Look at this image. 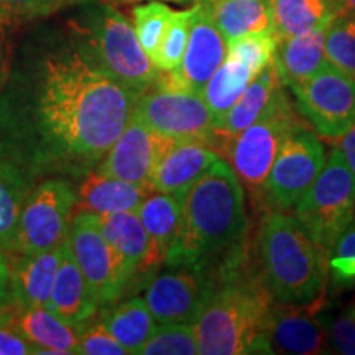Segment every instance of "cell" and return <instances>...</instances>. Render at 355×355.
I'll return each mask as SVG.
<instances>
[{"instance_id":"6da1fadb","label":"cell","mask_w":355,"mask_h":355,"mask_svg":"<svg viewBox=\"0 0 355 355\" xmlns=\"http://www.w3.org/2000/svg\"><path fill=\"white\" fill-rule=\"evenodd\" d=\"M139 99L79 44L46 48L12 71L0 94V159L28 175L94 171Z\"/></svg>"},{"instance_id":"7a4b0ae2","label":"cell","mask_w":355,"mask_h":355,"mask_svg":"<svg viewBox=\"0 0 355 355\" xmlns=\"http://www.w3.org/2000/svg\"><path fill=\"white\" fill-rule=\"evenodd\" d=\"M178 198L181 225L166 265H204L211 257L237 248L245 239V194L229 162L217 159Z\"/></svg>"},{"instance_id":"3957f363","label":"cell","mask_w":355,"mask_h":355,"mask_svg":"<svg viewBox=\"0 0 355 355\" xmlns=\"http://www.w3.org/2000/svg\"><path fill=\"white\" fill-rule=\"evenodd\" d=\"M242 257L227 259L193 324L201 355L273 354L270 318L273 296L263 282L241 270Z\"/></svg>"},{"instance_id":"277c9868","label":"cell","mask_w":355,"mask_h":355,"mask_svg":"<svg viewBox=\"0 0 355 355\" xmlns=\"http://www.w3.org/2000/svg\"><path fill=\"white\" fill-rule=\"evenodd\" d=\"M261 282L278 303L316 301L327 282V255L295 216L268 212L257 235Z\"/></svg>"},{"instance_id":"5b68a950","label":"cell","mask_w":355,"mask_h":355,"mask_svg":"<svg viewBox=\"0 0 355 355\" xmlns=\"http://www.w3.org/2000/svg\"><path fill=\"white\" fill-rule=\"evenodd\" d=\"M71 32L97 68L137 97L157 81L159 69L141 48L130 21L112 3L97 0L71 21Z\"/></svg>"},{"instance_id":"8992f818","label":"cell","mask_w":355,"mask_h":355,"mask_svg":"<svg viewBox=\"0 0 355 355\" xmlns=\"http://www.w3.org/2000/svg\"><path fill=\"white\" fill-rule=\"evenodd\" d=\"M295 217L326 255L354 222L355 176L337 146L295 206Z\"/></svg>"},{"instance_id":"52a82bcc","label":"cell","mask_w":355,"mask_h":355,"mask_svg":"<svg viewBox=\"0 0 355 355\" xmlns=\"http://www.w3.org/2000/svg\"><path fill=\"white\" fill-rule=\"evenodd\" d=\"M303 127V121L282 86L259 121L225 140V155L241 183L252 193H265L266 180L283 141Z\"/></svg>"},{"instance_id":"ba28073f","label":"cell","mask_w":355,"mask_h":355,"mask_svg":"<svg viewBox=\"0 0 355 355\" xmlns=\"http://www.w3.org/2000/svg\"><path fill=\"white\" fill-rule=\"evenodd\" d=\"M76 199L68 181L40 183L21 202L12 254L33 255L60 247L68 237Z\"/></svg>"},{"instance_id":"9c48e42d","label":"cell","mask_w":355,"mask_h":355,"mask_svg":"<svg viewBox=\"0 0 355 355\" xmlns=\"http://www.w3.org/2000/svg\"><path fill=\"white\" fill-rule=\"evenodd\" d=\"M68 243L99 304L117 301L135 275L104 237L97 214L89 211L74 212L68 230Z\"/></svg>"},{"instance_id":"30bf717a","label":"cell","mask_w":355,"mask_h":355,"mask_svg":"<svg viewBox=\"0 0 355 355\" xmlns=\"http://www.w3.org/2000/svg\"><path fill=\"white\" fill-rule=\"evenodd\" d=\"M132 117L175 141L214 145L216 119L201 94L153 86L133 105Z\"/></svg>"},{"instance_id":"8fae6325","label":"cell","mask_w":355,"mask_h":355,"mask_svg":"<svg viewBox=\"0 0 355 355\" xmlns=\"http://www.w3.org/2000/svg\"><path fill=\"white\" fill-rule=\"evenodd\" d=\"M291 91L298 112L319 135L336 140L355 123V74L329 61Z\"/></svg>"},{"instance_id":"7c38bea8","label":"cell","mask_w":355,"mask_h":355,"mask_svg":"<svg viewBox=\"0 0 355 355\" xmlns=\"http://www.w3.org/2000/svg\"><path fill=\"white\" fill-rule=\"evenodd\" d=\"M326 163L321 140L309 128L293 132L275 158L265 193L278 211L295 209Z\"/></svg>"},{"instance_id":"4fadbf2b","label":"cell","mask_w":355,"mask_h":355,"mask_svg":"<svg viewBox=\"0 0 355 355\" xmlns=\"http://www.w3.org/2000/svg\"><path fill=\"white\" fill-rule=\"evenodd\" d=\"M166 272L152 278L144 301L158 324L193 326L209 300L214 283L204 265H168Z\"/></svg>"},{"instance_id":"5bb4252c","label":"cell","mask_w":355,"mask_h":355,"mask_svg":"<svg viewBox=\"0 0 355 355\" xmlns=\"http://www.w3.org/2000/svg\"><path fill=\"white\" fill-rule=\"evenodd\" d=\"M227 40L222 37L206 0L196 3L183 61L176 69L159 71L155 86L201 94L204 86L227 58Z\"/></svg>"},{"instance_id":"9a60e30c","label":"cell","mask_w":355,"mask_h":355,"mask_svg":"<svg viewBox=\"0 0 355 355\" xmlns=\"http://www.w3.org/2000/svg\"><path fill=\"white\" fill-rule=\"evenodd\" d=\"M173 144L176 141L148 128L139 119L130 117L121 137L114 141L94 171L152 188L155 168Z\"/></svg>"},{"instance_id":"2e32d148","label":"cell","mask_w":355,"mask_h":355,"mask_svg":"<svg viewBox=\"0 0 355 355\" xmlns=\"http://www.w3.org/2000/svg\"><path fill=\"white\" fill-rule=\"evenodd\" d=\"M316 301L308 304H273L270 318V344L273 354L316 355L326 352L327 334L314 311Z\"/></svg>"},{"instance_id":"e0dca14e","label":"cell","mask_w":355,"mask_h":355,"mask_svg":"<svg viewBox=\"0 0 355 355\" xmlns=\"http://www.w3.org/2000/svg\"><path fill=\"white\" fill-rule=\"evenodd\" d=\"M101 230L115 250L123 257L133 275L153 273L166 257L152 241L137 211L97 214Z\"/></svg>"},{"instance_id":"ac0fdd59","label":"cell","mask_w":355,"mask_h":355,"mask_svg":"<svg viewBox=\"0 0 355 355\" xmlns=\"http://www.w3.org/2000/svg\"><path fill=\"white\" fill-rule=\"evenodd\" d=\"M8 319L35 347L37 354H79V326L63 321L48 306H12Z\"/></svg>"},{"instance_id":"d6986e66","label":"cell","mask_w":355,"mask_h":355,"mask_svg":"<svg viewBox=\"0 0 355 355\" xmlns=\"http://www.w3.org/2000/svg\"><path fill=\"white\" fill-rule=\"evenodd\" d=\"M219 158L216 150L202 141H176L159 158L152 175V188L178 196Z\"/></svg>"},{"instance_id":"ffe728a7","label":"cell","mask_w":355,"mask_h":355,"mask_svg":"<svg viewBox=\"0 0 355 355\" xmlns=\"http://www.w3.org/2000/svg\"><path fill=\"white\" fill-rule=\"evenodd\" d=\"M99 306V301L89 288L81 268L74 260L66 237L48 308L71 326H81L89 318H92Z\"/></svg>"},{"instance_id":"44dd1931","label":"cell","mask_w":355,"mask_h":355,"mask_svg":"<svg viewBox=\"0 0 355 355\" xmlns=\"http://www.w3.org/2000/svg\"><path fill=\"white\" fill-rule=\"evenodd\" d=\"M63 243L42 254H17L10 268V291L13 300L25 306H48L60 266Z\"/></svg>"},{"instance_id":"7402d4cb","label":"cell","mask_w":355,"mask_h":355,"mask_svg":"<svg viewBox=\"0 0 355 355\" xmlns=\"http://www.w3.org/2000/svg\"><path fill=\"white\" fill-rule=\"evenodd\" d=\"M150 193H153L150 186L133 184L91 171L79 184L76 207L78 211H89L94 214L137 211Z\"/></svg>"},{"instance_id":"603a6c76","label":"cell","mask_w":355,"mask_h":355,"mask_svg":"<svg viewBox=\"0 0 355 355\" xmlns=\"http://www.w3.org/2000/svg\"><path fill=\"white\" fill-rule=\"evenodd\" d=\"M326 30L327 26H321L296 37L278 40L275 64L283 86L291 87L304 81L326 63Z\"/></svg>"},{"instance_id":"cb8c5ba5","label":"cell","mask_w":355,"mask_h":355,"mask_svg":"<svg viewBox=\"0 0 355 355\" xmlns=\"http://www.w3.org/2000/svg\"><path fill=\"white\" fill-rule=\"evenodd\" d=\"M282 86L283 83L279 79L277 64L273 60V63L266 66L259 76H255L254 81L248 84L245 92L232 105V109L216 123L217 140L232 139L237 133L245 130L247 127L259 121L260 115L268 109L273 96Z\"/></svg>"},{"instance_id":"d4e9b609","label":"cell","mask_w":355,"mask_h":355,"mask_svg":"<svg viewBox=\"0 0 355 355\" xmlns=\"http://www.w3.org/2000/svg\"><path fill=\"white\" fill-rule=\"evenodd\" d=\"M212 20L229 42L245 35L275 32L270 0H206Z\"/></svg>"},{"instance_id":"484cf974","label":"cell","mask_w":355,"mask_h":355,"mask_svg":"<svg viewBox=\"0 0 355 355\" xmlns=\"http://www.w3.org/2000/svg\"><path fill=\"white\" fill-rule=\"evenodd\" d=\"M277 38H290L329 26L340 15L339 0H270Z\"/></svg>"},{"instance_id":"4316f807","label":"cell","mask_w":355,"mask_h":355,"mask_svg":"<svg viewBox=\"0 0 355 355\" xmlns=\"http://www.w3.org/2000/svg\"><path fill=\"white\" fill-rule=\"evenodd\" d=\"M102 322L128 354L135 355L158 327L144 298H132L114 306L102 316Z\"/></svg>"},{"instance_id":"83f0119b","label":"cell","mask_w":355,"mask_h":355,"mask_svg":"<svg viewBox=\"0 0 355 355\" xmlns=\"http://www.w3.org/2000/svg\"><path fill=\"white\" fill-rule=\"evenodd\" d=\"M254 73L237 58L229 56L212 74V78L204 86L201 96L207 107L214 115L216 123L232 109V105L241 99L248 84L254 81Z\"/></svg>"},{"instance_id":"f1b7e54d","label":"cell","mask_w":355,"mask_h":355,"mask_svg":"<svg viewBox=\"0 0 355 355\" xmlns=\"http://www.w3.org/2000/svg\"><path fill=\"white\" fill-rule=\"evenodd\" d=\"M141 224L159 250L168 255L181 225V202L175 194L150 193L137 209ZM166 261V260H165Z\"/></svg>"},{"instance_id":"f546056e","label":"cell","mask_w":355,"mask_h":355,"mask_svg":"<svg viewBox=\"0 0 355 355\" xmlns=\"http://www.w3.org/2000/svg\"><path fill=\"white\" fill-rule=\"evenodd\" d=\"M21 173L0 159V248L12 254L17 222L24 202Z\"/></svg>"},{"instance_id":"4dcf8cb0","label":"cell","mask_w":355,"mask_h":355,"mask_svg":"<svg viewBox=\"0 0 355 355\" xmlns=\"http://www.w3.org/2000/svg\"><path fill=\"white\" fill-rule=\"evenodd\" d=\"M194 10H196V6L186 8V10H175V13H173L170 24L166 26L165 35H163L153 58V64L159 71H163V73L176 69L181 64V61H183Z\"/></svg>"},{"instance_id":"1f68e13d","label":"cell","mask_w":355,"mask_h":355,"mask_svg":"<svg viewBox=\"0 0 355 355\" xmlns=\"http://www.w3.org/2000/svg\"><path fill=\"white\" fill-rule=\"evenodd\" d=\"M173 13L175 10L159 0H152V2L133 7V28H135L141 48L152 58V61Z\"/></svg>"},{"instance_id":"d6a6232c","label":"cell","mask_w":355,"mask_h":355,"mask_svg":"<svg viewBox=\"0 0 355 355\" xmlns=\"http://www.w3.org/2000/svg\"><path fill=\"white\" fill-rule=\"evenodd\" d=\"M199 354L194 327L189 324H158L139 355H194Z\"/></svg>"},{"instance_id":"836d02e7","label":"cell","mask_w":355,"mask_h":355,"mask_svg":"<svg viewBox=\"0 0 355 355\" xmlns=\"http://www.w3.org/2000/svg\"><path fill=\"white\" fill-rule=\"evenodd\" d=\"M326 58L337 68L355 74V15L340 13L327 26Z\"/></svg>"},{"instance_id":"e575fe53","label":"cell","mask_w":355,"mask_h":355,"mask_svg":"<svg viewBox=\"0 0 355 355\" xmlns=\"http://www.w3.org/2000/svg\"><path fill=\"white\" fill-rule=\"evenodd\" d=\"M277 44L278 38L275 32L252 33L229 42L227 55L237 58L239 61L248 66L254 76H259L266 66L273 63Z\"/></svg>"},{"instance_id":"d590c367","label":"cell","mask_w":355,"mask_h":355,"mask_svg":"<svg viewBox=\"0 0 355 355\" xmlns=\"http://www.w3.org/2000/svg\"><path fill=\"white\" fill-rule=\"evenodd\" d=\"M327 277L337 288H355V222L344 230L327 254Z\"/></svg>"},{"instance_id":"8d00e7d4","label":"cell","mask_w":355,"mask_h":355,"mask_svg":"<svg viewBox=\"0 0 355 355\" xmlns=\"http://www.w3.org/2000/svg\"><path fill=\"white\" fill-rule=\"evenodd\" d=\"M128 352L104 326L102 319L79 326V355H127Z\"/></svg>"},{"instance_id":"74e56055","label":"cell","mask_w":355,"mask_h":355,"mask_svg":"<svg viewBox=\"0 0 355 355\" xmlns=\"http://www.w3.org/2000/svg\"><path fill=\"white\" fill-rule=\"evenodd\" d=\"M321 324L326 331L329 344L339 354L355 355V316L349 311L336 318L321 316Z\"/></svg>"},{"instance_id":"f35d334b","label":"cell","mask_w":355,"mask_h":355,"mask_svg":"<svg viewBox=\"0 0 355 355\" xmlns=\"http://www.w3.org/2000/svg\"><path fill=\"white\" fill-rule=\"evenodd\" d=\"M20 17L7 7L0 6V94L6 89L12 74L13 30Z\"/></svg>"},{"instance_id":"ab89813d","label":"cell","mask_w":355,"mask_h":355,"mask_svg":"<svg viewBox=\"0 0 355 355\" xmlns=\"http://www.w3.org/2000/svg\"><path fill=\"white\" fill-rule=\"evenodd\" d=\"M10 314V313H8ZM35 347L10 322L8 316L0 319V355H35Z\"/></svg>"},{"instance_id":"60d3db41","label":"cell","mask_w":355,"mask_h":355,"mask_svg":"<svg viewBox=\"0 0 355 355\" xmlns=\"http://www.w3.org/2000/svg\"><path fill=\"white\" fill-rule=\"evenodd\" d=\"M81 2V0H0V6L20 17H33L50 13L56 8L68 6V3Z\"/></svg>"},{"instance_id":"b9f144b4","label":"cell","mask_w":355,"mask_h":355,"mask_svg":"<svg viewBox=\"0 0 355 355\" xmlns=\"http://www.w3.org/2000/svg\"><path fill=\"white\" fill-rule=\"evenodd\" d=\"M337 148L344 155L345 162H347L349 168L352 170L355 176V123L344 135L339 137V146Z\"/></svg>"},{"instance_id":"7bdbcfd3","label":"cell","mask_w":355,"mask_h":355,"mask_svg":"<svg viewBox=\"0 0 355 355\" xmlns=\"http://www.w3.org/2000/svg\"><path fill=\"white\" fill-rule=\"evenodd\" d=\"M0 291L12 295V291H10V268H8L7 261H6V259H3L2 254H0Z\"/></svg>"},{"instance_id":"ee69618b","label":"cell","mask_w":355,"mask_h":355,"mask_svg":"<svg viewBox=\"0 0 355 355\" xmlns=\"http://www.w3.org/2000/svg\"><path fill=\"white\" fill-rule=\"evenodd\" d=\"M12 300H13L12 295L0 291V319L8 316V313H10L12 309Z\"/></svg>"},{"instance_id":"f6af8a7d","label":"cell","mask_w":355,"mask_h":355,"mask_svg":"<svg viewBox=\"0 0 355 355\" xmlns=\"http://www.w3.org/2000/svg\"><path fill=\"white\" fill-rule=\"evenodd\" d=\"M340 10L343 13H350V15H355V0H339Z\"/></svg>"},{"instance_id":"bcb514c9","label":"cell","mask_w":355,"mask_h":355,"mask_svg":"<svg viewBox=\"0 0 355 355\" xmlns=\"http://www.w3.org/2000/svg\"><path fill=\"white\" fill-rule=\"evenodd\" d=\"M104 2H109V3H137V2H141V0H104ZM175 2H183V0H175ZM198 2H201V0H198Z\"/></svg>"},{"instance_id":"7dc6e473","label":"cell","mask_w":355,"mask_h":355,"mask_svg":"<svg viewBox=\"0 0 355 355\" xmlns=\"http://www.w3.org/2000/svg\"><path fill=\"white\" fill-rule=\"evenodd\" d=\"M349 313H350V314H354V316H355V303L352 304V308L349 309Z\"/></svg>"}]
</instances>
